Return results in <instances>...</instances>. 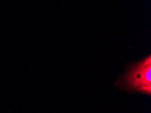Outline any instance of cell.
Wrapping results in <instances>:
<instances>
[{
    "label": "cell",
    "instance_id": "6da1fadb",
    "mask_svg": "<svg viewBox=\"0 0 151 113\" xmlns=\"http://www.w3.org/2000/svg\"><path fill=\"white\" fill-rule=\"evenodd\" d=\"M125 84L134 90L151 93V58L146 57L142 61L132 66L125 76Z\"/></svg>",
    "mask_w": 151,
    "mask_h": 113
}]
</instances>
